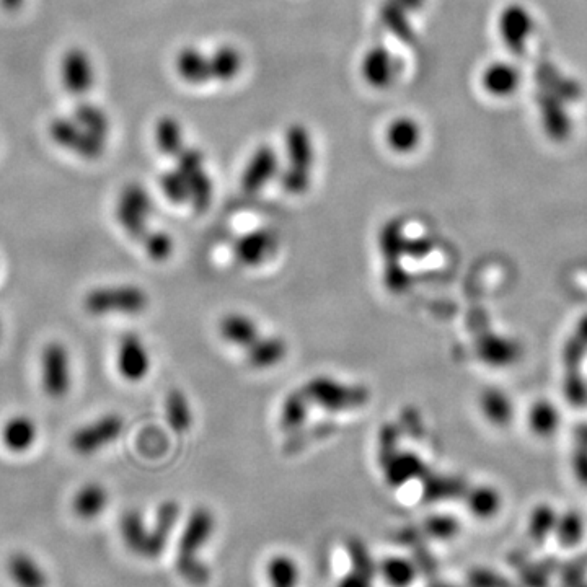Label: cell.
<instances>
[{
	"label": "cell",
	"instance_id": "obj_31",
	"mask_svg": "<svg viewBox=\"0 0 587 587\" xmlns=\"http://www.w3.org/2000/svg\"><path fill=\"white\" fill-rule=\"evenodd\" d=\"M287 356L286 341L278 336H260L258 340L247 349V361L255 369H271L278 366Z\"/></svg>",
	"mask_w": 587,
	"mask_h": 587
},
{
	"label": "cell",
	"instance_id": "obj_48",
	"mask_svg": "<svg viewBox=\"0 0 587 587\" xmlns=\"http://www.w3.org/2000/svg\"><path fill=\"white\" fill-rule=\"evenodd\" d=\"M397 4L402 5L408 12H415V10L420 9L421 5H423L424 0H395Z\"/></svg>",
	"mask_w": 587,
	"mask_h": 587
},
{
	"label": "cell",
	"instance_id": "obj_8",
	"mask_svg": "<svg viewBox=\"0 0 587 587\" xmlns=\"http://www.w3.org/2000/svg\"><path fill=\"white\" fill-rule=\"evenodd\" d=\"M41 387L53 400H61L72 389V358L61 341H51L41 353Z\"/></svg>",
	"mask_w": 587,
	"mask_h": 587
},
{
	"label": "cell",
	"instance_id": "obj_9",
	"mask_svg": "<svg viewBox=\"0 0 587 587\" xmlns=\"http://www.w3.org/2000/svg\"><path fill=\"white\" fill-rule=\"evenodd\" d=\"M49 136L59 147L85 160H97L105 154L106 142L92 136L72 116H58L49 124Z\"/></svg>",
	"mask_w": 587,
	"mask_h": 587
},
{
	"label": "cell",
	"instance_id": "obj_44",
	"mask_svg": "<svg viewBox=\"0 0 587 587\" xmlns=\"http://www.w3.org/2000/svg\"><path fill=\"white\" fill-rule=\"evenodd\" d=\"M398 444H400V429L395 424H385L379 433V451H377V457H379L380 467L387 464L393 455L400 451Z\"/></svg>",
	"mask_w": 587,
	"mask_h": 587
},
{
	"label": "cell",
	"instance_id": "obj_43",
	"mask_svg": "<svg viewBox=\"0 0 587 587\" xmlns=\"http://www.w3.org/2000/svg\"><path fill=\"white\" fill-rule=\"evenodd\" d=\"M424 532L431 537V539L441 540L447 542L459 535L460 521L449 514H437V516L428 517L424 522Z\"/></svg>",
	"mask_w": 587,
	"mask_h": 587
},
{
	"label": "cell",
	"instance_id": "obj_19",
	"mask_svg": "<svg viewBox=\"0 0 587 587\" xmlns=\"http://www.w3.org/2000/svg\"><path fill=\"white\" fill-rule=\"evenodd\" d=\"M110 506V491L98 482H89L77 488L71 499V511L82 522L100 519Z\"/></svg>",
	"mask_w": 587,
	"mask_h": 587
},
{
	"label": "cell",
	"instance_id": "obj_4",
	"mask_svg": "<svg viewBox=\"0 0 587 587\" xmlns=\"http://www.w3.org/2000/svg\"><path fill=\"white\" fill-rule=\"evenodd\" d=\"M149 307V296L134 284L100 286L84 297V309L93 317L106 315H139Z\"/></svg>",
	"mask_w": 587,
	"mask_h": 587
},
{
	"label": "cell",
	"instance_id": "obj_38",
	"mask_svg": "<svg viewBox=\"0 0 587 587\" xmlns=\"http://www.w3.org/2000/svg\"><path fill=\"white\" fill-rule=\"evenodd\" d=\"M555 537L565 547H576L586 535V522L578 511L558 512Z\"/></svg>",
	"mask_w": 587,
	"mask_h": 587
},
{
	"label": "cell",
	"instance_id": "obj_34",
	"mask_svg": "<svg viewBox=\"0 0 587 587\" xmlns=\"http://www.w3.org/2000/svg\"><path fill=\"white\" fill-rule=\"evenodd\" d=\"M71 116L79 126H82L85 131H89L92 136L108 142V137L111 134V121L102 106L95 105V103H79L76 110L72 111Z\"/></svg>",
	"mask_w": 587,
	"mask_h": 587
},
{
	"label": "cell",
	"instance_id": "obj_29",
	"mask_svg": "<svg viewBox=\"0 0 587 587\" xmlns=\"http://www.w3.org/2000/svg\"><path fill=\"white\" fill-rule=\"evenodd\" d=\"M212 82H232L242 74L243 56L239 49L232 45H222L209 54Z\"/></svg>",
	"mask_w": 587,
	"mask_h": 587
},
{
	"label": "cell",
	"instance_id": "obj_39",
	"mask_svg": "<svg viewBox=\"0 0 587 587\" xmlns=\"http://www.w3.org/2000/svg\"><path fill=\"white\" fill-rule=\"evenodd\" d=\"M165 415L173 431L186 433L191 428L193 415H191L190 402L185 393L180 390L168 392L167 400H165Z\"/></svg>",
	"mask_w": 587,
	"mask_h": 587
},
{
	"label": "cell",
	"instance_id": "obj_46",
	"mask_svg": "<svg viewBox=\"0 0 587 587\" xmlns=\"http://www.w3.org/2000/svg\"><path fill=\"white\" fill-rule=\"evenodd\" d=\"M571 467H573V475L579 483L587 486V447L579 449L576 454H573L571 459Z\"/></svg>",
	"mask_w": 587,
	"mask_h": 587
},
{
	"label": "cell",
	"instance_id": "obj_17",
	"mask_svg": "<svg viewBox=\"0 0 587 587\" xmlns=\"http://www.w3.org/2000/svg\"><path fill=\"white\" fill-rule=\"evenodd\" d=\"M278 243V235L273 230H253L235 242V258L248 268L265 265L278 250Z\"/></svg>",
	"mask_w": 587,
	"mask_h": 587
},
{
	"label": "cell",
	"instance_id": "obj_36",
	"mask_svg": "<svg viewBox=\"0 0 587 587\" xmlns=\"http://www.w3.org/2000/svg\"><path fill=\"white\" fill-rule=\"evenodd\" d=\"M380 18L385 28L397 36L400 41L413 40V28L410 23V12L397 4L395 0H385L380 7Z\"/></svg>",
	"mask_w": 587,
	"mask_h": 587
},
{
	"label": "cell",
	"instance_id": "obj_18",
	"mask_svg": "<svg viewBox=\"0 0 587 587\" xmlns=\"http://www.w3.org/2000/svg\"><path fill=\"white\" fill-rule=\"evenodd\" d=\"M349 571L336 587H374L377 563L361 539L348 542Z\"/></svg>",
	"mask_w": 587,
	"mask_h": 587
},
{
	"label": "cell",
	"instance_id": "obj_10",
	"mask_svg": "<svg viewBox=\"0 0 587 587\" xmlns=\"http://www.w3.org/2000/svg\"><path fill=\"white\" fill-rule=\"evenodd\" d=\"M123 416L106 413L97 420L80 426L71 436L72 451L79 455H92L111 446L123 434Z\"/></svg>",
	"mask_w": 587,
	"mask_h": 587
},
{
	"label": "cell",
	"instance_id": "obj_11",
	"mask_svg": "<svg viewBox=\"0 0 587 587\" xmlns=\"http://www.w3.org/2000/svg\"><path fill=\"white\" fill-rule=\"evenodd\" d=\"M175 160H177L175 168L188 181V188H190V203L188 204H191L195 211H206L211 206L214 186H212L208 170L204 167V155L198 149L185 147L175 157Z\"/></svg>",
	"mask_w": 587,
	"mask_h": 587
},
{
	"label": "cell",
	"instance_id": "obj_41",
	"mask_svg": "<svg viewBox=\"0 0 587 587\" xmlns=\"http://www.w3.org/2000/svg\"><path fill=\"white\" fill-rule=\"evenodd\" d=\"M141 243L147 256L157 263L167 261L173 255V248H175L172 235L167 234L164 230H149L142 237Z\"/></svg>",
	"mask_w": 587,
	"mask_h": 587
},
{
	"label": "cell",
	"instance_id": "obj_26",
	"mask_svg": "<svg viewBox=\"0 0 587 587\" xmlns=\"http://www.w3.org/2000/svg\"><path fill=\"white\" fill-rule=\"evenodd\" d=\"M385 482L393 488L407 485V483L423 478L428 473V468L423 460L413 452H400L393 455L387 464L382 465Z\"/></svg>",
	"mask_w": 587,
	"mask_h": 587
},
{
	"label": "cell",
	"instance_id": "obj_23",
	"mask_svg": "<svg viewBox=\"0 0 587 587\" xmlns=\"http://www.w3.org/2000/svg\"><path fill=\"white\" fill-rule=\"evenodd\" d=\"M478 407L483 418L495 428H506L516 416V407L511 395L499 387H488L483 390L478 398Z\"/></svg>",
	"mask_w": 587,
	"mask_h": 587
},
{
	"label": "cell",
	"instance_id": "obj_20",
	"mask_svg": "<svg viewBox=\"0 0 587 587\" xmlns=\"http://www.w3.org/2000/svg\"><path fill=\"white\" fill-rule=\"evenodd\" d=\"M521 345L512 338L501 335H483L477 343L478 358L485 362L486 366L495 369H506L514 362L521 359Z\"/></svg>",
	"mask_w": 587,
	"mask_h": 587
},
{
	"label": "cell",
	"instance_id": "obj_40",
	"mask_svg": "<svg viewBox=\"0 0 587 587\" xmlns=\"http://www.w3.org/2000/svg\"><path fill=\"white\" fill-rule=\"evenodd\" d=\"M558 512L552 504H539L530 512L529 532L535 540H545L555 532Z\"/></svg>",
	"mask_w": 587,
	"mask_h": 587
},
{
	"label": "cell",
	"instance_id": "obj_21",
	"mask_svg": "<svg viewBox=\"0 0 587 587\" xmlns=\"http://www.w3.org/2000/svg\"><path fill=\"white\" fill-rule=\"evenodd\" d=\"M563 416L557 403L548 398H539L530 403L527 410V426L532 436L539 439H552L560 431Z\"/></svg>",
	"mask_w": 587,
	"mask_h": 587
},
{
	"label": "cell",
	"instance_id": "obj_37",
	"mask_svg": "<svg viewBox=\"0 0 587 587\" xmlns=\"http://www.w3.org/2000/svg\"><path fill=\"white\" fill-rule=\"evenodd\" d=\"M299 578V566L287 555H276L266 566V579L270 587H297Z\"/></svg>",
	"mask_w": 587,
	"mask_h": 587
},
{
	"label": "cell",
	"instance_id": "obj_15",
	"mask_svg": "<svg viewBox=\"0 0 587 587\" xmlns=\"http://www.w3.org/2000/svg\"><path fill=\"white\" fill-rule=\"evenodd\" d=\"M362 79L372 89H389L400 74V61L387 46L376 45L367 49L359 64Z\"/></svg>",
	"mask_w": 587,
	"mask_h": 587
},
{
	"label": "cell",
	"instance_id": "obj_13",
	"mask_svg": "<svg viewBox=\"0 0 587 587\" xmlns=\"http://www.w3.org/2000/svg\"><path fill=\"white\" fill-rule=\"evenodd\" d=\"M151 354L141 336L126 333L116 348V371L126 382L137 384L151 372Z\"/></svg>",
	"mask_w": 587,
	"mask_h": 587
},
{
	"label": "cell",
	"instance_id": "obj_49",
	"mask_svg": "<svg viewBox=\"0 0 587 587\" xmlns=\"http://www.w3.org/2000/svg\"><path fill=\"white\" fill-rule=\"evenodd\" d=\"M23 2H25V0H0V5H2L5 10H18L22 7Z\"/></svg>",
	"mask_w": 587,
	"mask_h": 587
},
{
	"label": "cell",
	"instance_id": "obj_12",
	"mask_svg": "<svg viewBox=\"0 0 587 587\" xmlns=\"http://www.w3.org/2000/svg\"><path fill=\"white\" fill-rule=\"evenodd\" d=\"M59 77L72 97H85L97 82V69L92 56L79 46L67 49L59 62Z\"/></svg>",
	"mask_w": 587,
	"mask_h": 587
},
{
	"label": "cell",
	"instance_id": "obj_22",
	"mask_svg": "<svg viewBox=\"0 0 587 587\" xmlns=\"http://www.w3.org/2000/svg\"><path fill=\"white\" fill-rule=\"evenodd\" d=\"M175 71L188 85H206L212 82L209 54L196 46H185L178 51Z\"/></svg>",
	"mask_w": 587,
	"mask_h": 587
},
{
	"label": "cell",
	"instance_id": "obj_47",
	"mask_svg": "<svg viewBox=\"0 0 587 587\" xmlns=\"http://www.w3.org/2000/svg\"><path fill=\"white\" fill-rule=\"evenodd\" d=\"M576 338H578V340L587 348V314L578 322V327H576Z\"/></svg>",
	"mask_w": 587,
	"mask_h": 587
},
{
	"label": "cell",
	"instance_id": "obj_30",
	"mask_svg": "<svg viewBox=\"0 0 587 587\" xmlns=\"http://www.w3.org/2000/svg\"><path fill=\"white\" fill-rule=\"evenodd\" d=\"M464 499L468 512H472L478 519H493L503 508V495L491 485L467 488Z\"/></svg>",
	"mask_w": 587,
	"mask_h": 587
},
{
	"label": "cell",
	"instance_id": "obj_1",
	"mask_svg": "<svg viewBox=\"0 0 587 587\" xmlns=\"http://www.w3.org/2000/svg\"><path fill=\"white\" fill-rule=\"evenodd\" d=\"M180 521V506L175 501H165L155 512L152 526L147 524L141 512L129 509L120 519V537L124 547L134 557L157 560L164 555L168 542Z\"/></svg>",
	"mask_w": 587,
	"mask_h": 587
},
{
	"label": "cell",
	"instance_id": "obj_45",
	"mask_svg": "<svg viewBox=\"0 0 587 587\" xmlns=\"http://www.w3.org/2000/svg\"><path fill=\"white\" fill-rule=\"evenodd\" d=\"M434 245L431 240L426 237H416V239H405V245H403V252L405 256L415 258V260H421L424 256H428L429 253L433 252Z\"/></svg>",
	"mask_w": 587,
	"mask_h": 587
},
{
	"label": "cell",
	"instance_id": "obj_16",
	"mask_svg": "<svg viewBox=\"0 0 587 587\" xmlns=\"http://www.w3.org/2000/svg\"><path fill=\"white\" fill-rule=\"evenodd\" d=\"M281 170L278 152L271 146H260L253 151L247 165L243 168L240 185L243 193L255 195L263 190L274 177H278Z\"/></svg>",
	"mask_w": 587,
	"mask_h": 587
},
{
	"label": "cell",
	"instance_id": "obj_32",
	"mask_svg": "<svg viewBox=\"0 0 587 587\" xmlns=\"http://www.w3.org/2000/svg\"><path fill=\"white\" fill-rule=\"evenodd\" d=\"M155 146L168 157H177L186 147L185 131L180 121L173 116H162L154 129Z\"/></svg>",
	"mask_w": 587,
	"mask_h": 587
},
{
	"label": "cell",
	"instance_id": "obj_7",
	"mask_svg": "<svg viewBox=\"0 0 587 587\" xmlns=\"http://www.w3.org/2000/svg\"><path fill=\"white\" fill-rule=\"evenodd\" d=\"M152 198L151 193L139 185L131 183L124 186L118 203H116V221L123 227L124 232L131 239L141 242L142 237L149 232V219L152 216Z\"/></svg>",
	"mask_w": 587,
	"mask_h": 587
},
{
	"label": "cell",
	"instance_id": "obj_50",
	"mask_svg": "<svg viewBox=\"0 0 587 587\" xmlns=\"http://www.w3.org/2000/svg\"><path fill=\"white\" fill-rule=\"evenodd\" d=\"M0 338H2V320H0Z\"/></svg>",
	"mask_w": 587,
	"mask_h": 587
},
{
	"label": "cell",
	"instance_id": "obj_27",
	"mask_svg": "<svg viewBox=\"0 0 587 587\" xmlns=\"http://www.w3.org/2000/svg\"><path fill=\"white\" fill-rule=\"evenodd\" d=\"M423 499L426 503H441L451 499L464 498L468 486L459 477L426 473L423 478Z\"/></svg>",
	"mask_w": 587,
	"mask_h": 587
},
{
	"label": "cell",
	"instance_id": "obj_42",
	"mask_svg": "<svg viewBox=\"0 0 587 587\" xmlns=\"http://www.w3.org/2000/svg\"><path fill=\"white\" fill-rule=\"evenodd\" d=\"M160 188L165 198L173 204L190 203V188L188 181L178 172L177 168H172L160 178Z\"/></svg>",
	"mask_w": 587,
	"mask_h": 587
},
{
	"label": "cell",
	"instance_id": "obj_33",
	"mask_svg": "<svg viewBox=\"0 0 587 587\" xmlns=\"http://www.w3.org/2000/svg\"><path fill=\"white\" fill-rule=\"evenodd\" d=\"M377 574L389 587H411L418 578V566L405 557H387L377 565Z\"/></svg>",
	"mask_w": 587,
	"mask_h": 587
},
{
	"label": "cell",
	"instance_id": "obj_14",
	"mask_svg": "<svg viewBox=\"0 0 587 587\" xmlns=\"http://www.w3.org/2000/svg\"><path fill=\"white\" fill-rule=\"evenodd\" d=\"M4 573L12 587L51 586V576L45 563L28 550H12L5 557Z\"/></svg>",
	"mask_w": 587,
	"mask_h": 587
},
{
	"label": "cell",
	"instance_id": "obj_28",
	"mask_svg": "<svg viewBox=\"0 0 587 587\" xmlns=\"http://www.w3.org/2000/svg\"><path fill=\"white\" fill-rule=\"evenodd\" d=\"M219 333L227 343L243 349L250 348L261 336L252 318L242 314H230L222 318Z\"/></svg>",
	"mask_w": 587,
	"mask_h": 587
},
{
	"label": "cell",
	"instance_id": "obj_3",
	"mask_svg": "<svg viewBox=\"0 0 587 587\" xmlns=\"http://www.w3.org/2000/svg\"><path fill=\"white\" fill-rule=\"evenodd\" d=\"M286 168L281 172L284 190L291 195H304L312 180L315 164L314 137L304 124H291L284 134Z\"/></svg>",
	"mask_w": 587,
	"mask_h": 587
},
{
	"label": "cell",
	"instance_id": "obj_25",
	"mask_svg": "<svg viewBox=\"0 0 587 587\" xmlns=\"http://www.w3.org/2000/svg\"><path fill=\"white\" fill-rule=\"evenodd\" d=\"M0 437L7 451L23 454L35 446L38 439V426L31 416L15 415L5 421Z\"/></svg>",
	"mask_w": 587,
	"mask_h": 587
},
{
	"label": "cell",
	"instance_id": "obj_5",
	"mask_svg": "<svg viewBox=\"0 0 587 587\" xmlns=\"http://www.w3.org/2000/svg\"><path fill=\"white\" fill-rule=\"evenodd\" d=\"M310 403L330 413L359 410L369 402V390L362 385H349L333 377H315L304 385Z\"/></svg>",
	"mask_w": 587,
	"mask_h": 587
},
{
	"label": "cell",
	"instance_id": "obj_35",
	"mask_svg": "<svg viewBox=\"0 0 587 587\" xmlns=\"http://www.w3.org/2000/svg\"><path fill=\"white\" fill-rule=\"evenodd\" d=\"M309 408V398L305 397L304 390L289 393L284 398L281 411H279L281 428L286 429V431H294V429L304 426L307 416H309Z\"/></svg>",
	"mask_w": 587,
	"mask_h": 587
},
{
	"label": "cell",
	"instance_id": "obj_6",
	"mask_svg": "<svg viewBox=\"0 0 587 587\" xmlns=\"http://www.w3.org/2000/svg\"><path fill=\"white\" fill-rule=\"evenodd\" d=\"M403 222L398 219L387 222L380 230V252L384 258V283L392 294H403L411 286V276L403 266Z\"/></svg>",
	"mask_w": 587,
	"mask_h": 587
},
{
	"label": "cell",
	"instance_id": "obj_24",
	"mask_svg": "<svg viewBox=\"0 0 587 587\" xmlns=\"http://www.w3.org/2000/svg\"><path fill=\"white\" fill-rule=\"evenodd\" d=\"M385 144L395 154H411L420 147L423 129L410 116H398L385 128Z\"/></svg>",
	"mask_w": 587,
	"mask_h": 587
},
{
	"label": "cell",
	"instance_id": "obj_2",
	"mask_svg": "<svg viewBox=\"0 0 587 587\" xmlns=\"http://www.w3.org/2000/svg\"><path fill=\"white\" fill-rule=\"evenodd\" d=\"M214 529V514L209 509L198 508L188 516L178 537L175 570L190 586L204 587L211 579V570L201 558V552L211 540Z\"/></svg>",
	"mask_w": 587,
	"mask_h": 587
}]
</instances>
